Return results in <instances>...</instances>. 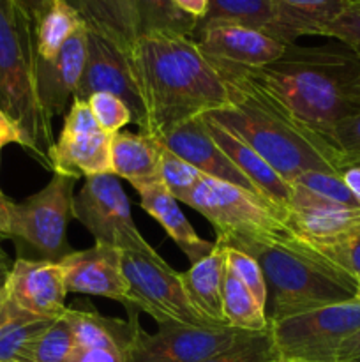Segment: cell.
Wrapping results in <instances>:
<instances>
[{
    "instance_id": "cell-8",
    "label": "cell",
    "mask_w": 360,
    "mask_h": 362,
    "mask_svg": "<svg viewBox=\"0 0 360 362\" xmlns=\"http://www.w3.org/2000/svg\"><path fill=\"white\" fill-rule=\"evenodd\" d=\"M360 331V297L270 322L282 362H334L339 346Z\"/></svg>"
},
{
    "instance_id": "cell-42",
    "label": "cell",
    "mask_w": 360,
    "mask_h": 362,
    "mask_svg": "<svg viewBox=\"0 0 360 362\" xmlns=\"http://www.w3.org/2000/svg\"><path fill=\"white\" fill-rule=\"evenodd\" d=\"M67 362H126L120 354L104 349H78Z\"/></svg>"
},
{
    "instance_id": "cell-31",
    "label": "cell",
    "mask_w": 360,
    "mask_h": 362,
    "mask_svg": "<svg viewBox=\"0 0 360 362\" xmlns=\"http://www.w3.org/2000/svg\"><path fill=\"white\" fill-rule=\"evenodd\" d=\"M270 21V0H208L207 14L198 23H236L267 32Z\"/></svg>"
},
{
    "instance_id": "cell-19",
    "label": "cell",
    "mask_w": 360,
    "mask_h": 362,
    "mask_svg": "<svg viewBox=\"0 0 360 362\" xmlns=\"http://www.w3.org/2000/svg\"><path fill=\"white\" fill-rule=\"evenodd\" d=\"M286 223L302 239L325 240L360 226V209L344 207L292 184Z\"/></svg>"
},
{
    "instance_id": "cell-10",
    "label": "cell",
    "mask_w": 360,
    "mask_h": 362,
    "mask_svg": "<svg viewBox=\"0 0 360 362\" xmlns=\"http://www.w3.org/2000/svg\"><path fill=\"white\" fill-rule=\"evenodd\" d=\"M74 219L92 233L95 243L119 247L120 251H138L150 246L134 225L129 198L113 173L85 179L81 191L74 197Z\"/></svg>"
},
{
    "instance_id": "cell-23",
    "label": "cell",
    "mask_w": 360,
    "mask_h": 362,
    "mask_svg": "<svg viewBox=\"0 0 360 362\" xmlns=\"http://www.w3.org/2000/svg\"><path fill=\"white\" fill-rule=\"evenodd\" d=\"M226 271V244L215 240L214 250L207 257L191 264L186 272H179L189 303L212 325H228L222 311Z\"/></svg>"
},
{
    "instance_id": "cell-29",
    "label": "cell",
    "mask_w": 360,
    "mask_h": 362,
    "mask_svg": "<svg viewBox=\"0 0 360 362\" xmlns=\"http://www.w3.org/2000/svg\"><path fill=\"white\" fill-rule=\"evenodd\" d=\"M138 37L150 34L193 37L198 20L184 13L173 0H134Z\"/></svg>"
},
{
    "instance_id": "cell-38",
    "label": "cell",
    "mask_w": 360,
    "mask_h": 362,
    "mask_svg": "<svg viewBox=\"0 0 360 362\" xmlns=\"http://www.w3.org/2000/svg\"><path fill=\"white\" fill-rule=\"evenodd\" d=\"M99 127L104 133L115 134L122 131L127 124L133 122V112L129 106L116 95L108 94V92H97L87 99Z\"/></svg>"
},
{
    "instance_id": "cell-43",
    "label": "cell",
    "mask_w": 360,
    "mask_h": 362,
    "mask_svg": "<svg viewBox=\"0 0 360 362\" xmlns=\"http://www.w3.org/2000/svg\"><path fill=\"white\" fill-rule=\"evenodd\" d=\"M334 362H360V331L339 346Z\"/></svg>"
},
{
    "instance_id": "cell-34",
    "label": "cell",
    "mask_w": 360,
    "mask_h": 362,
    "mask_svg": "<svg viewBox=\"0 0 360 362\" xmlns=\"http://www.w3.org/2000/svg\"><path fill=\"white\" fill-rule=\"evenodd\" d=\"M323 257L334 262L339 269L360 281V226L348 230L337 237L325 240H307Z\"/></svg>"
},
{
    "instance_id": "cell-32",
    "label": "cell",
    "mask_w": 360,
    "mask_h": 362,
    "mask_svg": "<svg viewBox=\"0 0 360 362\" xmlns=\"http://www.w3.org/2000/svg\"><path fill=\"white\" fill-rule=\"evenodd\" d=\"M159 177H161V184L169 191V194L180 204H186L200 184L203 173L162 145Z\"/></svg>"
},
{
    "instance_id": "cell-27",
    "label": "cell",
    "mask_w": 360,
    "mask_h": 362,
    "mask_svg": "<svg viewBox=\"0 0 360 362\" xmlns=\"http://www.w3.org/2000/svg\"><path fill=\"white\" fill-rule=\"evenodd\" d=\"M81 27L83 20L66 0H49L34 20L37 59L52 60Z\"/></svg>"
},
{
    "instance_id": "cell-41",
    "label": "cell",
    "mask_w": 360,
    "mask_h": 362,
    "mask_svg": "<svg viewBox=\"0 0 360 362\" xmlns=\"http://www.w3.org/2000/svg\"><path fill=\"white\" fill-rule=\"evenodd\" d=\"M9 144L20 145V147L27 148V151L34 156V147H32L30 140H28L27 134L23 133V129H21L7 113H4L2 110H0V154H2V148Z\"/></svg>"
},
{
    "instance_id": "cell-2",
    "label": "cell",
    "mask_w": 360,
    "mask_h": 362,
    "mask_svg": "<svg viewBox=\"0 0 360 362\" xmlns=\"http://www.w3.org/2000/svg\"><path fill=\"white\" fill-rule=\"evenodd\" d=\"M215 69L228 85L229 103L208 117L239 134L286 182L292 184L306 172L342 173L344 166L337 148L293 117L249 71Z\"/></svg>"
},
{
    "instance_id": "cell-37",
    "label": "cell",
    "mask_w": 360,
    "mask_h": 362,
    "mask_svg": "<svg viewBox=\"0 0 360 362\" xmlns=\"http://www.w3.org/2000/svg\"><path fill=\"white\" fill-rule=\"evenodd\" d=\"M226 265H228L229 271L242 281V285L253 293L254 299L258 300V304L267 311V281H265L263 271H261L256 258L244 253V251L235 250V247L226 246Z\"/></svg>"
},
{
    "instance_id": "cell-44",
    "label": "cell",
    "mask_w": 360,
    "mask_h": 362,
    "mask_svg": "<svg viewBox=\"0 0 360 362\" xmlns=\"http://www.w3.org/2000/svg\"><path fill=\"white\" fill-rule=\"evenodd\" d=\"M179 9L201 21L208 11V0H173Z\"/></svg>"
},
{
    "instance_id": "cell-18",
    "label": "cell",
    "mask_w": 360,
    "mask_h": 362,
    "mask_svg": "<svg viewBox=\"0 0 360 362\" xmlns=\"http://www.w3.org/2000/svg\"><path fill=\"white\" fill-rule=\"evenodd\" d=\"M87 60V25L62 46L52 60L37 59L35 83L41 106L49 119L64 115L80 85Z\"/></svg>"
},
{
    "instance_id": "cell-13",
    "label": "cell",
    "mask_w": 360,
    "mask_h": 362,
    "mask_svg": "<svg viewBox=\"0 0 360 362\" xmlns=\"http://www.w3.org/2000/svg\"><path fill=\"white\" fill-rule=\"evenodd\" d=\"M193 39L215 67L240 71L275 62L288 46L267 32L236 23H198Z\"/></svg>"
},
{
    "instance_id": "cell-36",
    "label": "cell",
    "mask_w": 360,
    "mask_h": 362,
    "mask_svg": "<svg viewBox=\"0 0 360 362\" xmlns=\"http://www.w3.org/2000/svg\"><path fill=\"white\" fill-rule=\"evenodd\" d=\"M292 184L304 187V189L311 191V193L318 194L321 198L335 202L339 205L352 209H360L359 202L353 197L349 187L346 186L342 173H327V172H306L300 173Z\"/></svg>"
},
{
    "instance_id": "cell-11",
    "label": "cell",
    "mask_w": 360,
    "mask_h": 362,
    "mask_svg": "<svg viewBox=\"0 0 360 362\" xmlns=\"http://www.w3.org/2000/svg\"><path fill=\"white\" fill-rule=\"evenodd\" d=\"M251 332L229 325L161 324L148 334L138 325L126 362H201L229 349Z\"/></svg>"
},
{
    "instance_id": "cell-12",
    "label": "cell",
    "mask_w": 360,
    "mask_h": 362,
    "mask_svg": "<svg viewBox=\"0 0 360 362\" xmlns=\"http://www.w3.org/2000/svg\"><path fill=\"white\" fill-rule=\"evenodd\" d=\"M112 136L99 127L88 103L74 98L48 154L49 170L76 180L112 173Z\"/></svg>"
},
{
    "instance_id": "cell-45",
    "label": "cell",
    "mask_w": 360,
    "mask_h": 362,
    "mask_svg": "<svg viewBox=\"0 0 360 362\" xmlns=\"http://www.w3.org/2000/svg\"><path fill=\"white\" fill-rule=\"evenodd\" d=\"M11 205L13 200L4 194V191L0 189V243L4 239H9V218H11Z\"/></svg>"
},
{
    "instance_id": "cell-40",
    "label": "cell",
    "mask_w": 360,
    "mask_h": 362,
    "mask_svg": "<svg viewBox=\"0 0 360 362\" xmlns=\"http://www.w3.org/2000/svg\"><path fill=\"white\" fill-rule=\"evenodd\" d=\"M328 140L342 156L344 168L352 163L360 161V112L339 122Z\"/></svg>"
},
{
    "instance_id": "cell-51",
    "label": "cell",
    "mask_w": 360,
    "mask_h": 362,
    "mask_svg": "<svg viewBox=\"0 0 360 362\" xmlns=\"http://www.w3.org/2000/svg\"><path fill=\"white\" fill-rule=\"evenodd\" d=\"M359 290H360V281H359Z\"/></svg>"
},
{
    "instance_id": "cell-30",
    "label": "cell",
    "mask_w": 360,
    "mask_h": 362,
    "mask_svg": "<svg viewBox=\"0 0 360 362\" xmlns=\"http://www.w3.org/2000/svg\"><path fill=\"white\" fill-rule=\"evenodd\" d=\"M222 311L229 327L247 332H261L270 327L267 311L258 304L253 293L229 269L226 271L224 288H222Z\"/></svg>"
},
{
    "instance_id": "cell-9",
    "label": "cell",
    "mask_w": 360,
    "mask_h": 362,
    "mask_svg": "<svg viewBox=\"0 0 360 362\" xmlns=\"http://www.w3.org/2000/svg\"><path fill=\"white\" fill-rule=\"evenodd\" d=\"M122 272L127 285V306L147 313L157 325H212L189 303L179 272L152 246L122 251Z\"/></svg>"
},
{
    "instance_id": "cell-22",
    "label": "cell",
    "mask_w": 360,
    "mask_h": 362,
    "mask_svg": "<svg viewBox=\"0 0 360 362\" xmlns=\"http://www.w3.org/2000/svg\"><path fill=\"white\" fill-rule=\"evenodd\" d=\"M352 0H270L272 21L267 34L284 45L304 35H323L325 28Z\"/></svg>"
},
{
    "instance_id": "cell-20",
    "label": "cell",
    "mask_w": 360,
    "mask_h": 362,
    "mask_svg": "<svg viewBox=\"0 0 360 362\" xmlns=\"http://www.w3.org/2000/svg\"><path fill=\"white\" fill-rule=\"evenodd\" d=\"M205 122H207L208 133L212 134L215 144L222 148L229 161L246 175V179L256 187L258 194L286 216L289 198H292V184L286 182L239 134L212 120L208 115H205Z\"/></svg>"
},
{
    "instance_id": "cell-3",
    "label": "cell",
    "mask_w": 360,
    "mask_h": 362,
    "mask_svg": "<svg viewBox=\"0 0 360 362\" xmlns=\"http://www.w3.org/2000/svg\"><path fill=\"white\" fill-rule=\"evenodd\" d=\"M249 74L327 140L339 122L360 112V55L344 45H288L275 62Z\"/></svg>"
},
{
    "instance_id": "cell-50",
    "label": "cell",
    "mask_w": 360,
    "mask_h": 362,
    "mask_svg": "<svg viewBox=\"0 0 360 362\" xmlns=\"http://www.w3.org/2000/svg\"><path fill=\"white\" fill-rule=\"evenodd\" d=\"M348 166H360V161H355V163H352V165H348Z\"/></svg>"
},
{
    "instance_id": "cell-1",
    "label": "cell",
    "mask_w": 360,
    "mask_h": 362,
    "mask_svg": "<svg viewBox=\"0 0 360 362\" xmlns=\"http://www.w3.org/2000/svg\"><path fill=\"white\" fill-rule=\"evenodd\" d=\"M129 62L147 117L141 133L148 136L161 138L187 120L228 106L224 78L193 37L141 35Z\"/></svg>"
},
{
    "instance_id": "cell-52",
    "label": "cell",
    "mask_w": 360,
    "mask_h": 362,
    "mask_svg": "<svg viewBox=\"0 0 360 362\" xmlns=\"http://www.w3.org/2000/svg\"><path fill=\"white\" fill-rule=\"evenodd\" d=\"M279 362H281V361H279Z\"/></svg>"
},
{
    "instance_id": "cell-25",
    "label": "cell",
    "mask_w": 360,
    "mask_h": 362,
    "mask_svg": "<svg viewBox=\"0 0 360 362\" xmlns=\"http://www.w3.org/2000/svg\"><path fill=\"white\" fill-rule=\"evenodd\" d=\"M138 194H140L141 209L166 230V233L182 250L191 264H196L214 250L215 243H208L194 232L189 219L180 211L179 202L161 182L138 191Z\"/></svg>"
},
{
    "instance_id": "cell-16",
    "label": "cell",
    "mask_w": 360,
    "mask_h": 362,
    "mask_svg": "<svg viewBox=\"0 0 360 362\" xmlns=\"http://www.w3.org/2000/svg\"><path fill=\"white\" fill-rule=\"evenodd\" d=\"M67 293L95 296L127 306V285L122 272V251L108 244L73 251L60 260Z\"/></svg>"
},
{
    "instance_id": "cell-47",
    "label": "cell",
    "mask_w": 360,
    "mask_h": 362,
    "mask_svg": "<svg viewBox=\"0 0 360 362\" xmlns=\"http://www.w3.org/2000/svg\"><path fill=\"white\" fill-rule=\"evenodd\" d=\"M13 264L14 262H11V258L7 257V253L0 246V285H6L11 269H13Z\"/></svg>"
},
{
    "instance_id": "cell-7",
    "label": "cell",
    "mask_w": 360,
    "mask_h": 362,
    "mask_svg": "<svg viewBox=\"0 0 360 362\" xmlns=\"http://www.w3.org/2000/svg\"><path fill=\"white\" fill-rule=\"evenodd\" d=\"M76 179L53 173L52 180L25 202H13L9 239L25 244L39 260L60 262L73 253L67 243V228L74 219Z\"/></svg>"
},
{
    "instance_id": "cell-21",
    "label": "cell",
    "mask_w": 360,
    "mask_h": 362,
    "mask_svg": "<svg viewBox=\"0 0 360 362\" xmlns=\"http://www.w3.org/2000/svg\"><path fill=\"white\" fill-rule=\"evenodd\" d=\"M127 320L109 318L99 313L87 303H74L67 306L66 317L73 327L74 341L78 349H104L120 354L127 359L134 334L140 325V311L133 306H126Z\"/></svg>"
},
{
    "instance_id": "cell-5",
    "label": "cell",
    "mask_w": 360,
    "mask_h": 362,
    "mask_svg": "<svg viewBox=\"0 0 360 362\" xmlns=\"http://www.w3.org/2000/svg\"><path fill=\"white\" fill-rule=\"evenodd\" d=\"M35 69L34 18L18 0H0V110L23 129L34 158L49 168L55 140L52 119L39 101Z\"/></svg>"
},
{
    "instance_id": "cell-33",
    "label": "cell",
    "mask_w": 360,
    "mask_h": 362,
    "mask_svg": "<svg viewBox=\"0 0 360 362\" xmlns=\"http://www.w3.org/2000/svg\"><path fill=\"white\" fill-rule=\"evenodd\" d=\"M76 350L73 327L64 317L56 318L37 339L30 352V362H67Z\"/></svg>"
},
{
    "instance_id": "cell-4",
    "label": "cell",
    "mask_w": 360,
    "mask_h": 362,
    "mask_svg": "<svg viewBox=\"0 0 360 362\" xmlns=\"http://www.w3.org/2000/svg\"><path fill=\"white\" fill-rule=\"evenodd\" d=\"M263 271L270 322L359 299V283L295 232L253 255Z\"/></svg>"
},
{
    "instance_id": "cell-48",
    "label": "cell",
    "mask_w": 360,
    "mask_h": 362,
    "mask_svg": "<svg viewBox=\"0 0 360 362\" xmlns=\"http://www.w3.org/2000/svg\"><path fill=\"white\" fill-rule=\"evenodd\" d=\"M18 2H20L21 6L28 11V14H30V16L35 20V18H37V14L42 11V7H44L49 0H18Z\"/></svg>"
},
{
    "instance_id": "cell-39",
    "label": "cell",
    "mask_w": 360,
    "mask_h": 362,
    "mask_svg": "<svg viewBox=\"0 0 360 362\" xmlns=\"http://www.w3.org/2000/svg\"><path fill=\"white\" fill-rule=\"evenodd\" d=\"M325 37L337 39L341 45L360 55V0H352L337 18L325 28Z\"/></svg>"
},
{
    "instance_id": "cell-6",
    "label": "cell",
    "mask_w": 360,
    "mask_h": 362,
    "mask_svg": "<svg viewBox=\"0 0 360 362\" xmlns=\"http://www.w3.org/2000/svg\"><path fill=\"white\" fill-rule=\"evenodd\" d=\"M186 205L200 212L228 247L253 257L258 250L292 235L286 216L251 191L203 175Z\"/></svg>"
},
{
    "instance_id": "cell-28",
    "label": "cell",
    "mask_w": 360,
    "mask_h": 362,
    "mask_svg": "<svg viewBox=\"0 0 360 362\" xmlns=\"http://www.w3.org/2000/svg\"><path fill=\"white\" fill-rule=\"evenodd\" d=\"M55 320L37 318L18 310L7 299L6 313L0 322V362H30L35 339Z\"/></svg>"
},
{
    "instance_id": "cell-35",
    "label": "cell",
    "mask_w": 360,
    "mask_h": 362,
    "mask_svg": "<svg viewBox=\"0 0 360 362\" xmlns=\"http://www.w3.org/2000/svg\"><path fill=\"white\" fill-rule=\"evenodd\" d=\"M277 350L272 339L270 327L261 332H251L229 349L201 362H279Z\"/></svg>"
},
{
    "instance_id": "cell-26",
    "label": "cell",
    "mask_w": 360,
    "mask_h": 362,
    "mask_svg": "<svg viewBox=\"0 0 360 362\" xmlns=\"http://www.w3.org/2000/svg\"><path fill=\"white\" fill-rule=\"evenodd\" d=\"M87 28L99 32L131 55L138 41L134 0H66Z\"/></svg>"
},
{
    "instance_id": "cell-24",
    "label": "cell",
    "mask_w": 360,
    "mask_h": 362,
    "mask_svg": "<svg viewBox=\"0 0 360 362\" xmlns=\"http://www.w3.org/2000/svg\"><path fill=\"white\" fill-rule=\"evenodd\" d=\"M162 145L145 133L119 131L112 136V173L127 180L136 191L161 182Z\"/></svg>"
},
{
    "instance_id": "cell-17",
    "label": "cell",
    "mask_w": 360,
    "mask_h": 362,
    "mask_svg": "<svg viewBox=\"0 0 360 362\" xmlns=\"http://www.w3.org/2000/svg\"><path fill=\"white\" fill-rule=\"evenodd\" d=\"M157 140L168 151H172L173 154H176L179 158L191 163L203 175L222 180V182L233 184V186H239L242 189L258 194L256 187L246 179V175L229 161L228 156L215 144L212 134L208 133L205 115L180 124V126L164 133Z\"/></svg>"
},
{
    "instance_id": "cell-14",
    "label": "cell",
    "mask_w": 360,
    "mask_h": 362,
    "mask_svg": "<svg viewBox=\"0 0 360 362\" xmlns=\"http://www.w3.org/2000/svg\"><path fill=\"white\" fill-rule=\"evenodd\" d=\"M108 92L122 99L133 112V122L145 127V106L134 81L129 55L108 37L87 28V60L74 98L87 101L92 94Z\"/></svg>"
},
{
    "instance_id": "cell-15",
    "label": "cell",
    "mask_w": 360,
    "mask_h": 362,
    "mask_svg": "<svg viewBox=\"0 0 360 362\" xmlns=\"http://www.w3.org/2000/svg\"><path fill=\"white\" fill-rule=\"evenodd\" d=\"M6 292L9 303L32 317L56 320L67 310L66 278L60 262L18 258L6 281Z\"/></svg>"
},
{
    "instance_id": "cell-49",
    "label": "cell",
    "mask_w": 360,
    "mask_h": 362,
    "mask_svg": "<svg viewBox=\"0 0 360 362\" xmlns=\"http://www.w3.org/2000/svg\"><path fill=\"white\" fill-rule=\"evenodd\" d=\"M7 308V292H6V285H0V322H2L4 313H6Z\"/></svg>"
},
{
    "instance_id": "cell-46",
    "label": "cell",
    "mask_w": 360,
    "mask_h": 362,
    "mask_svg": "<svg viewBox=\"0 0 360 362\" xmlns=\"http://www.w3.org/2000/svg\"><path fill=\"white\" fill-rule=\"evenodd\" d=\"M342 179L360 205V166H346L342 170Z\"/></svg>"
}]
</instances>
